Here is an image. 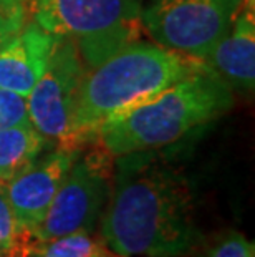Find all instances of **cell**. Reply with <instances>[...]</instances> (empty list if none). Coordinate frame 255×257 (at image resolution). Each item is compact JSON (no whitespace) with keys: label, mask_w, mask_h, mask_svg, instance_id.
Instances as JSON below:
<instances>
[{"label":"cell","mask_w":255,"mask_h":257,"mask_svg":"<svg viewBox=\"0 0 255 257\" xmlns=\"http://www.w3.org/2000/svg\"><path fill=\"white\" fill-rule=\"evenodd\" d=\"M232 90L207 65L106 124L96 140L113 158L169 146L230 110Z\"/></svg>","instance_id":"cell-3"},{"label":"cell","mask_w":255,"mask_h":257,"mask_svg":"<svg viewBox=\"0 0 255 257\" xmlns=\"http://www.w3.org/2000/svg\"><path fill=\"white\" fill-rule=\"evenodd\" d=\"M242 0H153L141 27L156 45L202 60L229 32Z\"/></svg>","instance_id":"cell-5"},{"label":"cell","mask_w":255,"mask_h":257,"mask_svg":"<svg viewBox=\"0 0 255 257\" xmlns=\"http://www.w3.org/2000/svg\"><path fill=\"white\" fill-rule=\"evenodd\" d=\"M0 257H9V255H0Z\"/></svg>","instance_id":"cell-17"},{"label":"cell","mask_w":255,"mask_h":257,"mask_svg":"<svg viewBox=\"0 0 255 257\" xmlns=\"http://www.w3.org/2000/svg\"><path fill=\"white\" fill-rule=\"evenodd\" d=\"M34 20L70 38L86 68L136 42L143 30L138 0H35Z\"/></svg>","instance_id":"cell-4"},{"label":"cell","mask_w":255,"mask_h":257,"mask_svg":"<svg viewBox=\"0 0 255 257\" xmlns=\"http://www.w3.org/2000/svg\"><path fill=\"white\" fill-rule=\"evenodd\" d=\"M101 237L118 257H182L202 240L186 176L153 151L118 156Z\"/></svg>","instance_id":"cell-1"},{"label":"cell","mask_w":255,"mask_h":257,"mask_svg":"<svg viewBox=\"0 0 255 257\" xmlns=\"http://www.w3.org/2000/svg\"><path fill=\"white\" fill-rule=\"evenodd\" d=\"M111 155L105 148L77 156L34 232L35 242L75 231H93L111 194Z\"/></svg>","instance_id":"cell-6"},{"label":"cell","mask_w":255,"mask_h":257,"mask_svg":"<svg viewBox=\"0 0 255 257\" xmlns=\"http://www.w3.org/2000/svg\"><path fill=\"white\" fill-rule=\"evenodd\" d=\"M30 257H118L90 231H75L43 242H34Z\"/></svg>","instance_id":"cell-12"},{"label":"cell","mask_w":255,"mask_h":257,"mask_svg":"<svg viewBox=\"0 0 255 257\" xmlns=\"http://www.w3.org/2000/svg\"><path fill=\"white\" fill-rule=\"evenodd\" d=\"M197 257H255V245L243 234L230 231L207 245Z\"/></svg>","instance_id":"cell-15"},{"label":"cell","mask_w":255,"mask_h":257,"mask_svg":"<svg viewBox=\"0 0 255 257\" xmlns=\"http://www.w3.org/2000/svg\"><path fill=\"white\" fill-rule=\"evenodd\" d=\"M57 40V35L35 20L27 22L20 34L0 50V88L29 95L45 73Z\"/></svg>","instance_id":"cell-10"},{"label":"cell","mask_w":255,"mask_h":257,"mask_svg":"<svg viewBox=\"0 0 255 257\" xmlns=\"http://www.w3.org/2000/svg\"><path fill=\"white\" fill-rule=\"evenodd\" d=\"M202 62L230 90H253L255 85V14L253 0H245L229 32Z\"/></svg>","instance_id":"cell-9"},{"label":"cell","mask_w":255,"mask_h":257,"mask_svg":"<svg viewBox=\"0 0 255 257\" xmlns=\"http://www.w3.org/2000/svg\"><path fill=\"white\" fill-rule=\"evenodd\" d=\"M27 0H0V50L19 35L29 22Z\"/></svg>","instance_id":"cell-14"},{"label":"cell","mask_w":255,"mask_h":257,"mask_svg":"<svg viewBox=\"0 0 255 257\" xmlns=\"http://www.w3.org/2000/svg\"><path fill=\"white\" fill-rule=\"evenodd\" d=\"M200 65V60L136 40L86 68L75 98L68 148L77 150L78 143L96 140L106 124L149 101Z\"/></svg>","instance_id":"cell-2"},{"label":"cell","mask_w":255,"mask_h":257,"mask_svg":"<svg viewBox=\"0 0 255 257\" xmlns=\"http://www.w3.org/2000/svg\"><path fill=\"white\" fill-rule=\"evenodd\" d=\"M85 70L77 45L58 37L45 73L27 95L30 123L48 141H60L63 148H68L75 98Z\"/></svg>","instance_id":"cell-7"},{"label":"cell","mask_w":255,"mask_h":257,"mask_svg":"<svg viewBox=\"0 0 255 257\" xmlns=\"http://www.w3.org/2000/svg\"><path fill=\"white\" fill-rule=\"evenodd\" d=\"M77 156V150L60 146L45 156L40 155L29 168L4 183L17 226L30 240H34V232L42 224Z\"/></svg>","instance_id":"cell-8"},{"label":"cell","mask_w":255,"mask_h":257,"mask_svg":"<svg viewBox=\"0 0 255 257\" xmlns=\"http://www.w3.org/2000/svg\"><path fill=\"white\" fill-rule=\"evenodd\" d=\"M30 121L27 96L0 88V130Z\"/></svg>","instance_id":"cell-16"},{"label":"cell","mask_w":255,"mask_h":257,"mask_svg":"<svg viewBox=\"0 0 255 257\" xmlns=\"http://www.w3.org/2000/svg\"><path fill=\"white\" fill-rule=\"evenodd\" d=\"M34 240L25 237L15 221L14 209L5 193V186L0 181V255L17 257L20 252H27Z\"/></svg>","instance_id":"cell-13"},{"label":"cell","mask_w":255,"mask_h":257,"mask_svg":"<svg viewBox=\"0 0 255 257\" xmlns=\"http://www.w3.org/2000/svg\"><path fill=\"white\" fill-rule=\"evenodd\" d=\"M47 146L48 140L30 121L0 130V181L7 183L29 168Z\"/></svg>","instance_id":"cell-11"}]
</instances>
